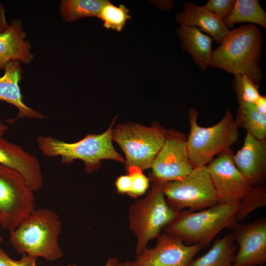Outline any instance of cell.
Masks as SVG:
<instances>
[{"label":"cell","instance_id":"obj_11","mask_svg":"<svg viewBox=\"0 0 266 266\" xmlns=\"http://www.w3.org/2000/svg\"><path fill=\"white\" fill-rule=\"evenodd\" d=\"M233 154L229 148L216 156L207 165L218 203H241L253 188L234 165Z\"/></svg>","mask_w":266,"mask_h":266},{"label":"cell","instance_id":"obj_13","mask_svg":"<svg viewBox=\"0 0 266 266\" xmlns=\"http://www.w3.org/2000/svg\"><path fill=\"white\" fill-rule=\"evenodd\" d=\"M232 234L239 246L234 266H257L266 262V220L246 224H236Z\"/></svg>","mask_w":266,"mask_h":266},{"label":"cell","instance_id":"obj_7","mask_svg":"<svg viewBox=\"0 0 266 266\" xmlns=\"http://www.w3.org/2000/svg\"><path fill=\"white\" fill-rule=\"evenodd\" d=\"M166 131L162 126L155 122L150 127L128 122L112 128V140L125 155L126 169L131 166L142 171L151 168L164 145Z\"/></svg>","mask_w":266,"mask_h":266},{"label":"cell","instance_id":"obj_34","mask_svg":"<svg viewBox=\"0 0 266 266\" xmlns=\"http://www.w3.org/2000/svg\"><path fill=\"white\" fill-rule=\"evenodd\" d=\"M7 129V127L0 121V138L2 137Z\"/></svg>","mask_w":266,"mask_h":266},{"label":"cell","instance_id":"obj_18","mask_svg":"<svg viewBox=\"0 0 266 266\" xmlns=\"http://www.w3.org/2000/svg\"><path fill=\"white\" fill-rule=\"evenodd\" d=\"M183 5V11L176 15V22L181 26L198 28L220 44L230 31L223 21L203 6L192 2H185Z\"/></svg>","mask_w":266,"mask_h":266},{"label":"cell","instance_id":"obj_23","mask_svg":"<svg viewBox=\"0 0 266 266\" xmlns=\"http://www.w3.org/2000/svg\"><path fill=\"white\" fill-rule=\"evenodd\" d=\"M107 0H62L60 14L66 21L71 22L87 17H98L100 10Z\"/></svg>","mask_w":266,"mask_h":266},{"label":"cell","instance_id":"obj_19","mask_svg":"<svg viewBox=\"0 0 266 266\" xmlns=\"http://www.w3.org/2000/svg\"><path fill=\"white\" fill-rule=\"evenodd\" d=\"M177 34L181 40L183 50L191 56L201 69L206 70L212 57L213 39L194 27L180 26Z\"/></svg>","mask_w":266,"mask_h":266},{"label":"cell","instance_id":"obj_5","mask_svg":"<svg viewBox=\"0 0 266 266\" xmlns=\"http://www.w3.org/2000/svg\"><path fill=\"white\" fill-rule=\"evenodd\" d=\"M198 115L194 108L189 109L190 129L187 146L194 168L207 166L215 156L230 148L238 138V128L229 108L223 118L211 127L199 126Z\"/></svg>","mask_w":266,"mask_h":266},{"label":"cell","instance_id":"obj_6","mask_svg":"<svg viewBox=\"0 0 266 266\" xmlns=\"http://www.w3.org/2000/svg\"><path fill=\"white\" fill-rule=\"evenodd\" d=\"M177 213L167 204L161 186L155 184L144 198L130 206L129 226L136 237V256L147 248L150 240L161 234Z\"/></svg>","mask_w":266,"mask_h":266},{"label":"cell","instance_id":"obj_12","mask_svg":"<svg viewBox=\"0 0 266 266\" xmlns=\"http://www.w3.org/2000/svg\"><path fill=\"white\" fill-rule=\"evenodd\" d=\"M157 238L154 248H147L136 256L138 266H190L202 248L200 245H187L180 238L166 233Z\"/></svg>","mask_w":266,"mask_h":266},{"label":"cell","instance_id":"obj_15","mask_svg":"<svg viewBox=\"0 0 266 266\" xmlns=\"http://www.w3.org/2000/svg\"><path fill=\"white\" fill-rule=\"evenodd\" d=\"M0 164L19 172L34 192L42 187L43 177L38 159L3 137L0 138Z\"/></svg>","mask_w":266,"mask_h":266},{"label":"cell","instance_id":"obj_2","mask_svg":"<svg viewBox=\"0 0 266 266\" xmlns=\"http://www.w3.org/2000/svg\"><path fill=\"white\" fill-rule=\"evenodd\" d=\"M264 38L257 26L249 24L229 31L213 51L210 66L234 75L244 74L258 83L262 72L258 66Z\"/></svg>","mask_w":266,"mask_h":266},{"label":"cell","instance_id":"obj_30","mask_svg":"<svg viewBox=\"0 0 266 266\" xmlns=\"http://www.w3.org/2000/svg\"><path fill=\"white\" fill-rule=\"evenodd\" d=\"M115 186L117 191L121 194L129 195L132 188L131 180L130 176L127 175H120L116 180Z\"/></svg>","mask_w":266,"mask_h":266},{"label":"cell","instance_id":"obj_22","mask_svg":"<svg viewBox=\"0 0 266 266\" xmlns=\"http://www.w3.org/2000/svg\"><path fill=\"white\" fill-rule=\"evenodd\" d=\"M234 121L238 128L245 129L255 137L266 139V115L261 114L254 103L238 100Z\"/></svg>","mask_w":266,"mask_h":266},{"label":"cell","instance_id":"obj_33","mask_svg":"<svg viewBox=\"0 0 266 266\" xmlns=\"http://www.w3.org/2000/svg\"><path fill=\"white\" fill-rule=\"evenodd\" d=\"M121 263L119 262L117 259L115 258H111L107 261L104 266H120ZM66 266H76L75 265H67Z\"/></svg>","mask_w":266,"mask_h":266},{"label":"cell","instance_id":"obj_21","mask_svg":"<svg viewBox=\"0 0 266 266\" xmlns=\"http://www.w3.org/2000/svg\"><path fill=\"white\" fill-rule=\"evenodd\" d=\"M228 28L235 24L248 22L266 28V13L257 0H235L233 7L223 20Z\"/></svg>","mask_w":266,"mask_h":266},{"label":"cell","instance_id":"obj_25","mask_svg":"<svg viewBox=\"0 0 266 266\" xmlns=\"http://www.w3.org/2000/svg\"><path fill=\"white\" fill-rule=\"evenodd\" d=\"M266 204V188L265 184L253 186L246 198L241 203L237 214V221L245 218L255 210Z\"/></svg>","mask_w":266,"mask_h":266},{"label":"cell","instance_id":"obj_10","mask_svg":"<svg viewBox=\"0 0 266 266\" xmlns=\"http://www.w3.org/2000/svg\"><path fill=\"white\" fill-rule=\"evenodd\" d=\"M187 140L183 133L174 129L166 130L164 145L151 167L149 179L152 184L161 185L180 180L192 171Z\"/></svg>","mask_w":266,"mask_h":266},{"label":"cell","instance_id":"obj_9","mask_svg":"<svg viewBox=\"0 0 266 266\" xmlns=\"http://www.w3.org/2000/svg\"><path fill=\"white\" fill-rule=\"evenodd\" d=\"M35 208L34 191L24 177L0 164V226L9 232Z\"/></svg>","mask_w":266,"mask_h":266},{"label":"cell","instance_id":"obj_20","mask_svg":"<svg viewBox=\"0 0 266 266\" xmlns=\"http://www.w3.org/2000/svg\"><path fill=\"white\" fill-rule=\"evenodd\" d=\"M236 245L232 234L216 240L203 255L193 260L190 266H234Z\"/></svg>","mask_w":266,"mask_h":266},{"label":"cell","instance_id":"obj_1","mask_svg":"<svg viewBox=\"0 0 266 266\" xmlns=\"http://www.w3.org/2000/svg\"><path fill=\"white\" fill-rule=\"evenodd\" d=\"M62 230V221L56 211L46 208H35L9 232V240L22 255L54 262L63 255L59 242Z\"/></svg>","mask_w":266,"mask_h":266},{"label":"cell","instance_id":"obj_8","mask_svg":"<svg viewBox=\"0 0 266 266\" xmlns=\"http://www.w3.org/2000/svg\"><path fill=\"white\" fill-rule=\"evenodd\" d=\"M160 186L167 204L177 212L184 208L205 209L218 203L207 166L194 168L184 178Z\"/></svg>","mask_w":266,"mask_h":266},{"label":"cell","instance_id":"obj_31","mask_svg":"<svg viewBox=\"0 0 266 266\" xmlns=\"http://www.w3.org/2000/svg\"><path fill=\"white\" fill-rule=\"evenodd\" d=\"M4 5L0 2V33L5 31L9 26Z\"/></svg>","mask_w":266,"mask_h":266},{"label":"cell","instance_id":"obj_16","mask_svg":"<svg viewBox=\"0 0 266 266\" xmlns=\"http://www.w3.org/2000/svg\"><path fill=\"white\" fill-rule=\"evenodd\" d=\"M26 34L22 22L12 20L8 28L0 33V69H4L11 61L25 65L31 63L34 58L31 44L26 39Z\"/></svg>","mask_w":266,"mask_h":266},{"label":"cell","instance_id":"obj_36","mask_svg":"<svg viewBox=\"0 0 266 266\" xmlns=\"http://www.w3.org/2000/svg\"><path fill=\"white\" fill-rule=\"evenodd\" d=\"M2 237L0 236V244L2 242Z\"/></svg>","mask_w":266,"mask_h":266},{"label":"cell","instance_id":"obj_4","mask_svg":"<svg viewBox=\"0 0 266 266\" xmlns=\"http://www.w3.org/2000/svg\"><path fill=\"white\" fill-rule=\"evenodd\" d=\"M116 118L117 116L103 133L88 134L75 142H66L50 135L38 136L36 138L38 148L45 157H60L63 164H69L77 159L82 160L88 173L97 171L103 160L124 163V158L112 144V130Z\"/></svg>","mask_w":266,"mask_h":266},{"label":"cell","instance_id":"obj_28","mask_svg":"<svg viewBox=\"0 0 266 266\" xmlns=\"http://www.w3.org/2000/svg\"><path fill=\"white\" fill-rule=\"evenodd\" d=\"M234 2L233 0H210L203 7L223 21L231 12Z\"/></svg>","mask_w":266,"mask_h":266},{"label":"cell","instance_id":"obj_14","mask_svg":"<svg viewBox=\"0 0 266 266\" xmlns=\"http://www.w3.org/2000/svg\"><path fill=\"white\" fill-rule=\"evenodd\" d=\"M234 165L253 186L265 184L266 139H260L247 132L242 147L232 156Z\"/></svg>","mask_w":266,"mask_h":266},{"label":"cell","instance_id":"obj_24","mask_svg":"<svg viewBox=\"0 0 266 266\" xmlns=\"http://www.w3.org/2000/svg\"><path fill=\"white\" fill-rule=\"evenodd\" d=\"M129 12V9L125 5L120 4L116 6L107 0L101 8L98 18L103 22L105 28L120 32L127 21L131 18Z\"/></svg>","mask_w":266,"mask_h":266},{"label":"cell","instance_id":"obj_26","mask_svg":"<svg viewBox=\"0 0 266 266\" xmlns=\"http://www.w3.org/2000/svg\"><path fill=\"white\" fill-rule=\"evenodd\" d=\"M233 88L238 100L255 103L261 97L259 86L244 74L234 75Z\"/></svg>","mask_w":266,"mask_h":266},{"label":"cell","instance_id":"obj_27","mask_svg":"<svg viewBox=\"0 0 266 266\" xmlns=\"http://www.w3.org/2000/svg\"><path fill=\"white\" fill-rule=\"evenodd\" d=\"M131 180V191L129 194L130 197L136 198L143 195L149 186L150 180L139 168L131 166L126 169Z\"/></svg>","mask_w":266,"mask_h":266},{"label":"cell","instance_id":"obj_32","mask_svg":"<svg viewBox=\"0 0 266 266\" xmlns=\"http://www.w3.org/2000/svg\"><path fill=\"white\" fill-rule=\"evenodd\" d=\"M257 110L262 114L266 115V97L261 96L259 99L254 103Z\"/></svg>","mask_w":266,"mask_h":266},{"label":"cell","instance_id":"obj_17","mask_svg":"<svg viewBox=\"0 0 266 266\" xmlns=\"http://www.w3.org/2000/svg\"><path fill=\"white\" fill-rule=\"evenodd\" d=\"M4 72L0 77V100L7 102L15 106L18 113L13 122L18 118H29L42 119L45 116L41 112L31 108L24 103L19 86L22 77L21 63L11 61L4 67Z\"/></svg>","mask_w":266,"mask_h":266},{"label":"cell","instance_id":"obj_35","mask_svg":"<svg viewBox=\"0 0 266 266\" xmlns=\"http://www.w3.org/2000/svg\"><path fill=\"white\" fill-rule=\"evenodd\" d=\"M120 266H138L135 260L133 262L127 261L121 263Z\"/></svg>","mask_w":266,"mask_h":266},{"label":"cell","instance_id":"obj_3","mask_svg":"<svg viewBox=\"0 0 266 266\" xmlns=\"http://www.w3.org/2000/svg\"><path fill=\"white\" fill-rule=\"evenodd\" d=\"M240 203L217 204L201 211L181 210L164 228L166 233L180 238L187 245L202 248L222 230L237 223Z\"/></svg>","mask_w":266,"mask_h":266},{"label":"cell","instance_id":"obj_29","mask_svg":"<svg viewBox=\"0 0 266 266\" xmlns=\"http://www.w3.org/2000/svg\"><path fill=\"white\" fill-rule=\"evenodd\" d=\"M36 258L22 255L19 260L11 258L0 246V266H36Z\"/></svg>","mask_w":266,"mask_h":266}]
</instances>
